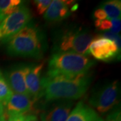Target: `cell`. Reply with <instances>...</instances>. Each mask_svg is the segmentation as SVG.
Returning a JSON list of instances; mask_svg holds the SVG:
<instances>
[{
    "label": "cell",
    "mask_w": 121,
    "mask_h": 121,
    "mask_svg": "<svg viewBox=\"0 0 121 121\" xmlns=\"http://www.w3.org/2000/svg\"><path fill=\"white\" fill-rule=\"evenodd\" d=\"M91 80L88 73L74 78L46 75L42 78L43 97L46 102L79 99L85 94Z\"/></svg>",
    "instance_id": "6da1fadb"
},
{
    "label": "cell",
    "mask_w": 121,
    "mask_h": 121,
    "mask_svg": "<svg viewBox=\"0 0 121 121\" xmlns=\"http://www.w3.org/2000/svg\"><path fill=\"white\" fill-rule=\"evenodd\" d=\"M4 42L6 52L10 56L39 59L43 55V35L31 24Z\"/></svg>",
    "instance_id": "7a4b0ae2"
},
{
    "label": "cell",
    "mask_w": 121,
    "mask_h": 121,
    "mask_svg": "<svg viewBox=\"0 0 121 121\" xmlns=\"http://www.w3.org/2000/svg\"><path fill=\"white\" fill-rule=\"evenodd\" d=\"M94 62L88 56L71 52H54L48 61V76L78 77L88 73Z\"/></svg>",
    "instance_id": "3957f363"
},
{
    "label": "cell",
    "mask_w": 121,
    "mask_h": 121,
    "mask_svg": "<svg viewBox=\"0 0 121 121\" xmlns=\"http://www.w3.org/2000/svg\"><path fill=\"white\" fill-rule=\"evenodd\" d=\"M93 36L82 27L67 29L58 35L54 44L55 52H71L87 56Z\"/></svg>",
    "instance_id": "277c9868"
},
{
    "label": "cell",
    "mask_w": 121,
    "mask_h": 121,
    "mask_svg": "<svg viewBox=\"0 0 121 121\" xmlns=\"http://www.w3.org/2000/svg\"><path fill=\"white\" fill-rule=\"evenodd\" d=\"M120 84L118 80L102 83L93 89L88 102L100 114L108 112L117 107L119 101Z\"/></svg>",
    "instance_id": "5b68a950"
},
{
    "label": "cell",
    "mask_w": 121,
    "mask_h": 121,
    "mask_svg": "<svg viewBox=\"0 0 121 121\" xmlns=\"http://www.w3.org/2000/svg\"><path fill=\"white\" fill-rule=\"evenodd\" d=\"M31 19L30 9L22 3L14 12L0 22V40H5L17 34L30 24Z\"/></svg>",
    "instance_id": "8992f818"
},
{
    "label": "cell",
    "mask_w": 121,
    "mask_h": 121,
    "mask_svg": "<svg viewBox=\"0 0 121 121\" xmlns=\"http://www.w3.org/2000/svg\"><path fill=\"white\" fill-rule=\"evenodd\" d=\"M89 52L95 59L108 62L120 56L121 49L114 41L99 36L93 39L91 42Z\"/></svg>",
    "instance_id": "52a82bcc"
},
{
    "label": "cell",
    "mask_w": 121,
    "mask_h": 121,
    "mask_svg": "<svg viewBox=\"0 0 121 121\" xmlns=\"http://www.w3.org/2000/svg\"><path fill=\"white\" fill-rule=\"evenodd\" d=\"M73 104V101L67 99L46 102L40 113V121H66Z\"/></svg>",
    "instance_id": "ba28073f"
},
{
    "label": "cell",
    "mask_w": 121,
    "mask_h": 121,
    "mask_svg": "<svg viewBox=\"0 0 121 121\" xmlns=\"http://www.w3.org/2000/svg\"><path fill=\"white\" fill-rule=\"evenodd\" d=\"M30 66L25 64L15 65L6 71L5 79L13 92L28 95L26 86V77Z\"/></svg>",
    "instance_id": "9c48e42d"
},
{
    "label": "cell",
    "mask_w": 121,
    "mask_h": 121,
    "mask_svg": "<svg viewBox=\"0 0 121 121\" xmlns=\"http://www.w3.org/2000/svg\"><path fill=\"white\" fill-rule=\"evenodd\" d=\"M44 63L30 66L26 75V86L28 95L35 102L43 97L42 72Z\"/></svg>",
    "instance_id": "30bf717a"
},
{
    "label": "cell",
    "mask_w": 121,
    "mask_h": 121,
    "mask_svg": "<svg viewBox=\"0 0 121 121\" xmlns=\"http://www.w3.org/2000/svg\"><path fill=\"white\" fill-rule=\"evenodd\" d=\"M73 2L71 1L54 0L44 14L45 20L51 22H58L63 21L71 15V9L69 5Z\"/></svg>",
    "instance_id": "8fae6325"
},
{
    "label": "cell",
    "mask_w": 121,
    "mask_h": 121,
    "mask_svg": "<svg viewBox=\"0 0 121 121\" xmlns=\"http://www.w3.org/2000/svg\"><path fill=\"white\" fill-rule=\"evenodd\" d=\"M34 101L30 96L17 93H13L6 104L8 114H25L32 108Z\"/></svg>",
    "instance_id": "7c38bea8"
},
{
    "label": "cell",
    "mask_w": 121,
    "mask_h": 121,
    "mask_svg": "<svg viewBox=\"0 0 121 121\" xmlns=\"http://www.w3.org/2000/svg\"><path fill=\"white\" fill-rule=\"evenodd\" d=\"M66 121H104V120L94 108L80 101L71 110Z\"/></svg>",
    "instance_id": "4fadbf2b"
},
{
    "label": "cell",
    "mask_w": 121,
    "mask_h": 121,
    "mask_svg": "<svg viewBox=\"0 0 121 121\" xmlns=\"http://www.w3.org/2000/svg\"><path fill=\"white\" fill-rule=\"evenodd\" d=\"M106 14L108 20L121 19V1L120 0H109L102 3L100 6Z\"/></svg>",
    "instance_id": "5bb4252c"
},
{
    "label": "cell",
    "mask_w": 121,
    "mask_h": 121,
    "mask_svg": "<svg viewBox=\"0 0 121 121\" xmlns=\"http://www.w3.org/2000/svg\"><path fill=\"white\" fill-rule=\"evenodd\" d=\"M21 4L20 0H0V22L14 12Z\"/></svg>",
    "instance_id": "9a60e30c"
},
{
    "label": "cell",
    "mask_w": 121,
    "mask_h": 121,
    "mask_svg": "<svg viewBox=\"0 0 121 121\" xmlns=\"http://www.w3.org/2000/svg\"><path fill=\"white\" fill-rule=\"evenodd\" d=\"M13 93L5 78L0 75V102L4 106L8 104Z\"/></svg>",
    "instance_id": "2e32d148"
},
{
    "label": "cell",
    "mask_w": 121,
    "mask_h": 121,
    "mask_svg": "<svg viewBox=\"0 0 121 121\" xmlns=\"http://www.w3.org/2000/svg\"><path fill=\"white\" fill-rule=\"evenodd\" d=\"M8 121H36V117L31 114H8Z\"/></svg>",
    "instance_id": "e0dca14e"
},
{
    "label": "cell",
    "mask_w": 121,
    "mask_h": 121,
    "mask_svg": "<svg viewBox=\"0 0 121 121\" xmlns=\"http://www.w3.org/2000/svg\"><path fill=\"white\" fill-rule=\"evenodd\" d=\"M51 3V0H36L34 1V4L36 7L37 13L39 15L44 14L48 8L49 5Z\"/></svg>",
    "instance_id": "ac0fdd59"
},
{
    "label": "cell",
    "mask_w": 121,
    "mask_h": 121,
    "mask_svg": "<svg viewBox=\"0 0 121 121\" xmlns=\"http://www.w3.org/2000/svg\"><path fill=\"white\" fill-rule=\"evenodd\" d=\"M95 27L98 30H110L112 28V22L110 20H95L94 22Z\"/></svg>",
    "instance_id": "d6986e66"
},
{
    "label": "cell",
    "mask_w": 121,
    "mask_h": 121,
    "mask_svg": "<svg viewBox=\"0 0 121 121\" xmlns=\"http://www.w3.org/2000/svg\"><path fill=\"white\" fill-rule=\"evenodd\" d=\"M121 121V110L118 106L108 114L106 121Z\"/></svg>",
    "instance_id": "ffe728a7"
},
{
    "label": "cell",
    "mask_w": 121,
    "mask_h": 121,
    "mask_svg": "<svg viewBox=\"0 0 121 121\" xmlns=\"http://www.w3.org/2000/svg\"><path fill=\"white\" fill-rule=\"evenodd\" d=\"M102 36L106 37V38H108V39L112 40L113 41H114L116 44H117V47H118L119 49H121V36L119 35H117V34H114L111 32L110 31H107L106 32H104V34L102 35Z\"/></svg>",
    "instance_id": "44dd1931"
},
{
    "label": "cell",
    "mask_w": 121,
    "mask_h": 121,
    "mask_svg": "<svg viewBox=\"0 0 121 121\" xmlns=\"http://www.w3.org/2000/svg\"><path fill=\"white\" fill-rule=\"evenodd\" d=\"M111 22H112V28L110 29V32L118 35L121 28V19L111 20Z\"/></svg>",
    "instance_id": "7402d4cb"
},
{
    "label": "cell",
    "mask_w": 121,
    "mask_h": 121,
    "mask_svg": "<svg viewBox=\"0 0 121 121\" xmlns=\"http://www.w3.org/2000/svg\"><path fill=\"white\" fill-rule=\"evenodd\" d=\"M94 17H95V20H105L108 19L107 16L105 13L104 10L100 8H98L95 9L94 12Z\"/></svg>",
    "instance_id": "603a6c76"
},
{
    "label": "cell",
    "mask_w": 121,
    "mask_h": 121,
    "mask_svg": "<svg viewBox=\"0 0 121 121\" xmlns=\"http://www.w3.org/2000/svg\"><path fill=\"white\" fill-rule=\"evenodd\" d=\"M4 113V106L0 102V116L3 115Z\"/></svg>",
    "instance_id": "cb8c5ba5"
},
{
    "label": "cell",
    "mask_w": 121,
    "mask_h": 121,
    "mask_svg": "<svg viewBox=\"0 0 121 121\" xmlns=\"http://www.w3.org/2000/svg\"><path fill=\"white\" fill-rule=\"evenodd\" d=\"M0 121H7L6 118H5V117L4 116V114L0 116Z\"/></svg>",
    "instance_id": "d4e9b609"
},
{
    "label": "cell",
    "mask_w": 121,
    "mask_h": 121,
    "mask_svg": "<svg viewBox=\"0 0 121 121\" xmlns=\"http://www.w3.org/2000/svg\"><path fill=\"white\" fill-rule=\"evenodd\" d=\"M0 75H1V72H0Z\"/></svg>",
    "instance_id": "484cf974"
}]
</instances>
